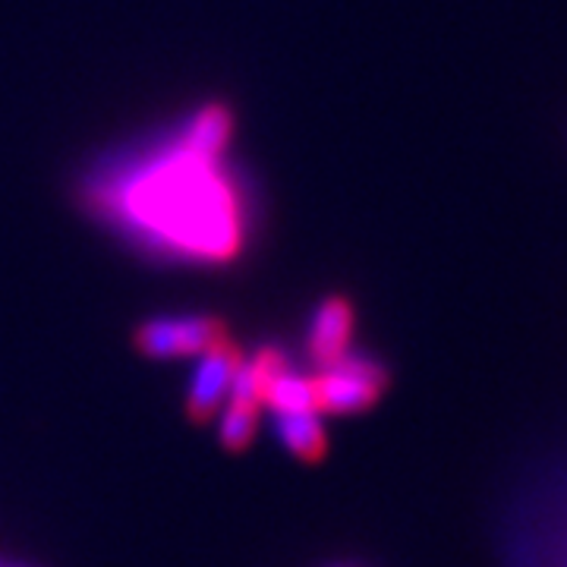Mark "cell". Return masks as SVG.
<instances>
[{
  "label": "cell",
  "mask_w": 567,
  "mask_h": 567,
  "mask_svg": "<svg viewBox=\"0 0 567 567\" xmlns=\"http://www.w3.org/2000/svg\"><path fill=\"white\" fill-rule=\"evenodd\" d=\"M121 199L142 230L189 256L227 259L240 246L237 203L215 158L193 155L183 142L126 183Z\"/></svg>",
  "instance_id": "1"
},
{
  "label": "cell",
  "mask_w": 567,
  "mask_h": 567,
  "mask_svg": "<svg viewBox=\"0 0 567 567\" xmlns=\"http://www.w3.org/2000/svg\"><path fill=\"white\" fill-rule=\"evenodd\" d=\"M385 388V369L360 357V353H341L334 363L322 365V372L316 375V398L319 410L331 413H357L372 404Z\"/></svg>",
  "instance_id": "2"
},
{
  "label": "cell",
  "mask_w": 567,
  "mask_h": 567,
  "mask_svg": "<svg viewBox=\"0 0 567 567\" xmlns=\"http://www.w3.org/2000/svg\"><path fill=\"white\" fill-rule=\"evenodd\" d=\"M221 341V324L208 316H162L140 328L136 344L148 357H196Z\"/></svg>",
  "instance_id": "3"
},
{
  "label": "cell",
  "mask_w": 567,
  "mask_h": 567,
  "mask_svg": "<svg viewBox=\"0 0 567 567\" xmlns=\"http://www.w3.org/2000/svg\"><path fill=\"white\" fill-rule=\"evenodd\" d=\"M237 365H240V357L224 338L205 347L203 353H196V369H193L189 391H186V406L196 420H208L227 401Z\"/></svg>",
  "instance_id": "4"
},
{
  "label": "cell",
  "mask_w": 567,
  "mask_h": 567,
  "mask_svg": "<svg viewBox=\"0 0 567 567\" xmlns=\"http://www.w3.org/2000/svg\"><path fill=\"white\" fill-rule=\"evenodd\" d=\"M350 334H353V312L347 300H324L316 316H312V328H309V353L319 365L334 363L341 353H347L350 344Z\"/></svg>",
  "instance_id": "5"
},
{
  "label": "cell",
  "mask_w": 567,
  "mask_h": 567,
  "mask_svg": "<svg viewBox=\"0 0 567 567\" xmlns=\"http://www.w3.org/2000/svg\"><path fill=\"white\" fill-rule=\"evenodd\" d=\"M322 410H290V413H275V425L284 445L306 461H316L324 451V429L319 420Z\"/></svg>",
  "instance_id": "6"
},
{
  "label": "cell",
  "mask_w": 567,
  "mask_h": 567,
  "mask_svg": "<svg viewBox=\"0 0 567 567\" xmlns=\"http://www.w3.org/2000/svg\"><path fill=\"white\" fill-rule=\"evenodd\" d=\"M262 404H271L275 413H290V410H319V398H316V379L309 375H297L287 372V365H281L268 385H265Z\"/></svg>",
  "instance_id": "7"
},
{
  "label": "cell",
  "mask_w": 567,
  "mask_h": 567,
  "mask_svg": "<svg viewBox=\"0 0 567 567\" xmlns=\"http://www.w3.org/2000/svg\"><path fill=\"white\" fill-rule=\"evenodd\" d=\"M230 117L224 107H205L199 111L193 121H189V130L183 136V145L199 155V158H218L224 152V145L230 140Z\"/></svg>",
  "instance_id": "8"
},
{
  "label": "cell",
  "mask_w": 567,
  "mask_h": 567,
  "mask_svg": "<svg viewBox=\"0 0 567 567\" xmlns=\"http://www.w3.org/2000/svg\"><path fill=\"white\" fill-rule=\"evenodd\" d=\"M221 413V442L234 451L249 445V439L256 435V423H259V406L240 404V401H224Z\"/></svg>",
  "instance_id": "9"
}]
</instances>
